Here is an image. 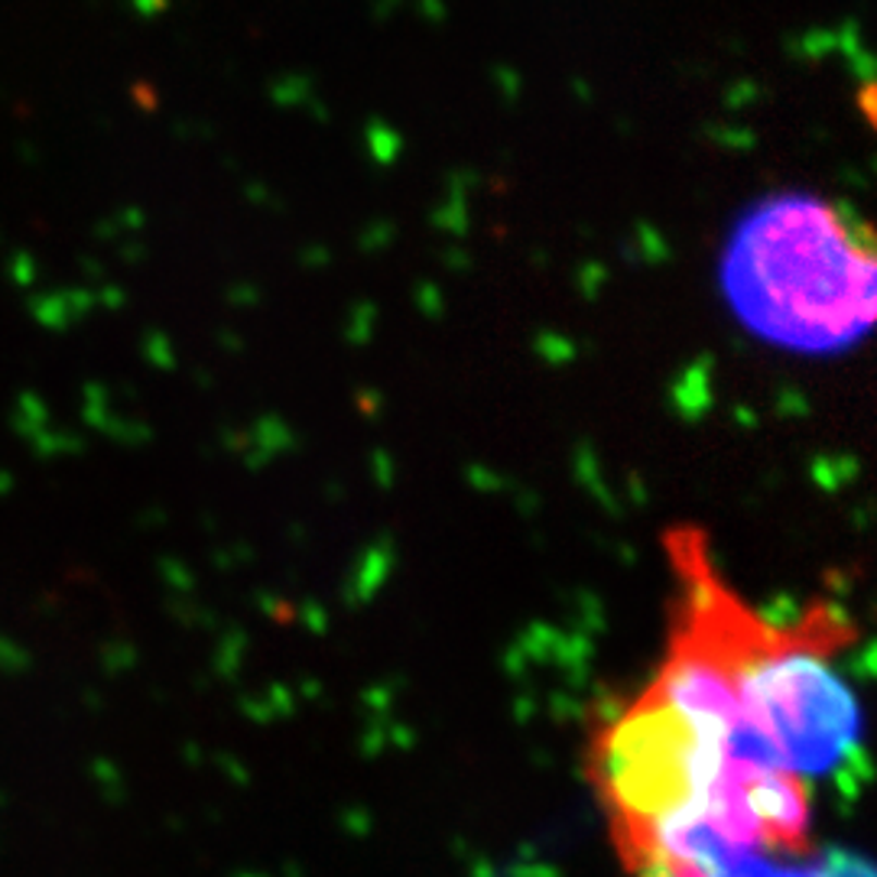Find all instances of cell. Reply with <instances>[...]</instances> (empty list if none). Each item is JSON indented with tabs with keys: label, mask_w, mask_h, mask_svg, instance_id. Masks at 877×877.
<instances>
[{
	"label": "cell",
	"mask_w": 877,
	"mask_h": 877,
	"mask_svg": "<svg viewBox=\"0 0 877 877\" xmlns=\"http://www.w3.org/2000/svg\"><path fill=\"white\" fill-rule=\"evenodd\" d=\"M666 556L682 602L708 631L734 685L738 718L725 734L728 761L823 777L862 744V708L829 663L849 638L832 612L793 628L767 625L718 576L702 530L666 533Z\"/></svg>",
	"instance_id": "1"
},
{
	"label": "cell",
	"mask_w": 877,
	"mask_h": 877,
	"mask_svg": "<svg viewBox=\"0 0 877 877\" xmlns=\"http://www.w3.org/2000/svg\"><path fill=\"white\" fill-rule=\"evenodd\" d=\"M718 286L764 345L845 351L877 332V237L819 196L777 193L738 215Z\"/></svg>",
	"instance_id": "2"
},
{
	"label": "cell",
	"mask_w": 877,
	"mask_h": 877,
	"mask_svg": "<svg viewBox=\"0 0 877 877\" xmlns=\"http://www.w3.org/2000/svg\"><path fill=\"white\" fill-rule=\"evenodd\" d=\"M634 877H810V865L796 868L787 859L770 855H731L702 865H672V868H651Z\"/></svg>",
	"instance_id": "3"
},
{
	"label": "cell",
	"mask_w": 877,
	"mask_h": 877,
	"mask_svg": "<svg viewBox=\"0 0 877 877\" xmlns=\"http://www.w3.org/2000/svg\"><path fill=\"white\" fill-rule=\"evenodd\" d=\"M810 877H877V865L872 859H862L855 852L836 849L819 855L810 865Z\"/></svg>",
	"instance_id": "4"
}]
</instances>
